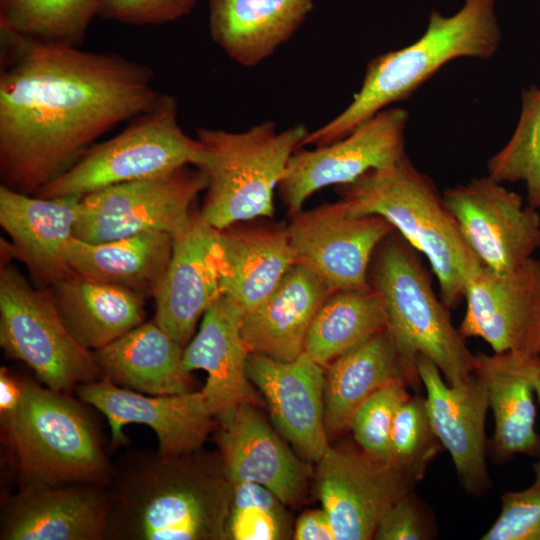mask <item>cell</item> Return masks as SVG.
<instances>
[{"mask_svg":"<svg viewBox=\"0 0 540 540\" xmlns=\"http://www.w3.org/2000/svg\"><path fill=\"white\" fill-rule=\"evenodd\" d=\"M0 32V177L13 191L35 195L162 95L139 62Z\"/></svg>","mask_w":540,"mask_h":540,"instance_id":"1","label":"cell"},{"mask_svg":"<svg viewBox=\"0 0 540 540\" xmlns=\"http://www.w3.org/2000/svg\"><path fill=\"white\" fill-rule=\"evenodd\" d=\"M134 450L113 465L103 540L226 539L232 497L221 456Z\"/></svg>","mask_w":540,"mask_h":540,"instance_id":"2","label":"cell"},{"mask_svg":"<svg viewBox=\"0 0 540 540\" xmlns=\"http://www.w3.org/2000/svg\"><path fill=\"white\" fill-rule=\"evenodd\" d=\"M500 40L494 0H466L450 17L433 10L425 33L402 49L373 58L351 103L331 121L308 132L300 148L344 138L379 111L408 99L447 62L460 57L490 58Z\"/></svg>","mask_w":540,"mask_h":540,"instance_id":"3","label":"cell"},{"mask_svg":"<svg viewBox=\"0 0 540 540\" xmlns=\"http://www.w3.org/2000/svg\"><path fill=\"white\" fill-rule=\"evenodd\" d=\"M340 200L355 216L379 215L430 263L440 298L455 308L464 298L468 273L480 263L433 181L405 154L393 164L371 169L338 186Z\"/></svg>","mask_w":540,"mask_h":540,"instance_id":"4","label":"cell"},{"mask_svg":"<svg viewBox=\"0 0 540 540\" xmlns=\"http://www.w3.org/2000/svg\"><path fill=\"white\" fill-rule=\"evenodd\" d=\"M394 232L376 249L369 269L371 288L383 302L388 329L414 382L421 381L416 357L429 358L451 386L474 374L475 354L456 329L449 308L438 298L419 255Z\"/></svg>","mask_w":540,"mask_h":540,"instance_id":"5","label":"cell"},{"mask_svg":"<svg viewBox=\"0 0 540 540\" xmlns=\"http://www.w3.org/2000/svg\"><path fill=\"white\" fill-rule=\"evenodd\" d=\"M308 129L296 124L279 131L266 121L242 132L199 128L192 166L207 180L201 217L223 230L274 215V191Z\"/></svg>","mask_w":540,"mask_h":540,"instance_id":"6","label":"cell"},{"mask_svg":"<svg viewBox=\"0 0 540 540\" xmlns=\"http://www.w3.org/2000/svg\"><path fill=\"white\" fill-rule=\"evenodd\" d=\"M0 419L21 484L109 485L113 465L103 451L98 428L70 393L24 379L19 404Z\"/></svg>","mask_w":540,"mask_h":540,"instance_id":"7","label":"cell"},{"mask_svg":"<svg viewBox=\"0 0 540 540\" xmlns=\"http://www.w3.org/2000/svg\"><path fill=\"white\" fill-rule=\"evenodd\" d=\"M0 346L54 391L101 379L93 351L71 335L51 289L31 286L11 261L0 268Z\"/></svg>","mask_w":540,"mask_h":540,"instance_id":"8","label":"cell"},{"mask_svg":"<svg viewBox=\"0 0 540 540\" xmlns=\"http://www.w3.org/2000/svg\"><path fill=\"white\" fill-rule=\"evenodd\" d=\"M197 147L178 121L176 99L167 94L132 119L113 138L92 145L66 172L35 195H85L112 185L160 175L191 165Z\"/></svg>","mask_w":540,"mask_h":540,"instance_id":"9","label":"cell"},{"mask_svg":"<svg viewBox=\"0 0 540 540\" xmlns=\"http://www.w3.org/2000/svg\"><path fill=\"white\" fill-rule=\"evenodd\" d=\"M207 180L189 165L112 185L81 197L74 237L100 243L148 231L172 237L189 225L192 205Z\"/></svg>","mask_w":540,"mask_h":540,"instance_id":"10","label":"cell"},{"mask_svg":"<svg viewBox=\"0 0 540 540\" xmlns=\"http://www.w3.org/2000/svg\"><path fill=\"white\" fill-rule=\"evenodd\" d=\"M286 225L295 263L313 271L330 293L371 290L369 269L382 241L395 231L379 215L355 216L343 202L290 216Z\"/></svg>","mask_w":540,"mask_h":540,"instance_id":"11","label":"cell"},{"mask_svg":"<svg viewBox=\"0 0 540 540\" xmlns=\"http://www.w3.org/2000/svg\"><path fill=\"white\" fill-rule=\"evenodd\" d=\"M408 111L385 108L359 124L344 138L315 149H297L290 157L278 189L290 216L303 209L316 191L346 185L405 155Z\"/></svg>","mask_w":540,"mask_h":540,"instance_id":"12","label":"cell"},{"mask_svg":"<svg viewBox=\"0 0 540 540\" xmlns=\"http://www.w3.org/2000/svg\"><path fill=\"white\" fill-rule=\"evenodd\" d=\"M443 198L465 242L486 267L511 271L540 249V214L489 176L447 188Z\"/></svg>","mask_w":540,"mask_h":540,"instance_id":"13","label":"cell"},{"mask_svg":"<svg viewBox=\"0 0 540 540\" xmlns=\"http://www.w3.org/2000/svg\"><path fill=\"white\" fill-rule=\"evenodd\" d=\"M463 337H479L494 352L540 355V260L499 272L481 262L466 276Z\"/></svg>","mask_w":540,"mask_h":540,"instance_id":"14","label":"cell"},{"mask_svg":"<svg viewBox=\"0 0 540 540\" xmlns=\"http://www.w3.org/2000/svg\"><path fill=\"white\" fill-rule=\"evenodd\" d=\"M316 480L336 540L373 539L385 511L415 484L392 462L330 446L317 461Z\"/></svg>","mask_w":540,"mask_h":540,"instance_id":"15","label":"cell"},{"mask_svg":"<svg viewBox=\"0 0 540 540\" xmlns=\"http://www.w3.org/2000/svg\"><path fill=\"white\" fill-rule=\"evenodd\" d=\"M74 391L81 402L105 415L114 446L128 442L124 426L143 424L157 435L161 454L189 453L201 448L218 424L201 390L152 396L99 379L80 384Z\"/></svg>","mask_w":540,"mask_h":540,"instance_id":"16","label":"cell"},{"mask_svg":"<svg viewBox=\"0 0 540 540\" xmlns=\"http://www.w3.org/2000/svg\"><path fill=\"white\" fill-rule=\"evenodd\" d=\"M223 270L219 230L193 212L188 227L173 237L170 262L153 297V320L182 347L221 296Z\"/></svg>","mask_w":540,"mask_h":540,"instance_id":"17","label":"cell"},{"mask_svg":"<svg viewBox=\"0 0 540 540\" xmlns=\"http://www.w3.org/2000/svg\"><path fill=\"white\" fill-rule=\"evenodd\" d=\"M109 485L25 483L2 505L1 540H103Z\"/></svg>","mask_w":540,"mask_h":540,"instance_id":"18","label":"cell"},{"mask_svg":"<svg viewBox=\"0 0 540 540\" xmlns=\"http://www.w3.org/2000/svg\"><path fill=\"white\" fill-rule=\"evenodd\" d=\"M82 195L40 197L0 186L1 262L20 261L40 288L73 275L65 248L74 236Z\"/></svg>","mask_w":540,"mask_h":540,"instance_id":"19","label":"cell"},{"mask_svg":"<svg viewBox=\"0 0 540 540\" xmlns=\"http://www.w3.org/2000/svg\"><path fill=\"white\" fill-rule=\"evenodd\" d=\"M247 375L265 397L278 430L305 459L317 463L329 447L325 368L305 352L287 362L250 353Z\"/></svg>","mask_w":540,"mask_h":540,"instance_id":"20","label":"cell"},{"mask_svg":"<svg viewBox=\"0 0 540 540\" xmlns=\"http://www.w3.org/2000/svg\"><path fill=\"white\" fill-rule=\"evenodd\" d=\"M419 378L426 390L432 428L451 455L463 488L481 495L489 484L485 460V418L489 409L484 382L475 374L460 386L444 381L427 357H416Z\"/></svg>","mask_w":540,"mask_h":540,"instance_id":"21","label":"cell"},{"mask_svg":"<svg viewBox=\"0 0 540 540\" xmlns=\"http://www.w3.org/2000/svg\"><path fill=\"white\" fill-rule=\"evenodd\" d=\"M219 425L216 442L231 484H260L285 505L301 498L309 468L272 430L252 402L241 404Z\"/></svg>","mask_w":540,"mask_h":540,"instance_id":"22","label":"cell"},{"mask_svg":"<svg viewBox=\"0 0 540 540\" xmlns=\"http://www.w3.org/2000/svg\"><path fill=\"white\" fill-rule=\"evenodd\" d=\"M241 317L237 308L221 295L205 312L197 334L183 351V366L188 373H207L201 391L218 424L241 404L252 402L247 375L250 352L241 336Z\"/></svg>","mask_w":540,"mask_h":540,"instance_id":"23","label":"cell"},{"mask_svg":"<svg viewBox=\"0 0 540 540\" xmlns=\"http://www.w3.org/2000/svg\"><path fill=\"white\" fill-rule=\"evenodd\" d=\"M330 294L313 271L295 263L271 294L241 317V336L248 351L278 361L296 359L304 352L312 321Z\"/></svg>","mask_w":540,"mask_h":540,"instance_id":"24","label":"cell"},{"mask_svg":"<svg viewBox=\"0 0 540 540\" xmlns=\"http://www.w3.org/2000/svg\"><path fill=\"white\" fill-rule=\"evenodd\" d=\"M474 374L484 382L493 412L492 445L496 456L537 454L540 436L534 428L533 395L540 375V355L477 352Z\"/></svg>","mask_w":540,"mask_h":540,"instance_id":"25","label":"cell"},{"mask_svg":"<svg viewBox=\"0 0 540 540\" xmlns=\"http://www.w3.org/2000/svg\"><path fill=\"white\" fill-rule=\"evenodd\" d=\"M394 383L418 387L387 328L334 359L325 367L324 422L328 437L349 429L358 407Z\"/></svg>","mask_w":540,"mask_h":540,"instance_id":"26","label":"cell"},{"mask_svg":"<svg viewBox=\"0 0 540 540\" xmlns=\"http://www.w3.org/2000/svg\"><path fill=\"white\" fill-rule=\"evenodd\" d=\"M183 351L154 320L93 351L101 379L152 396L191 392Z\"/></svg>","mask_w":540,"mask_h":540,"instance_id":"27","label":"cell"},{"mask_svg":"<svg viewBox=\"0 0 540 540\" xmlns=\"http://www.w3.org/2000/svg\"><path fill=\"white\" fill-rule=\"evenodd\" d=\"M313 8V0H209L214 42L235 62L252 67L287 42Z\"/></svg>","mask_w":540,"mask_h":540,"instance_id":"28","label":"cell"},{"mask_svg":"<svg viewBox=\"0 0 540 540\" xmlns=\"http://www.w3.org/2000/svg\"><path fill=\"white\" fill-rule=\"evenodd\" d=\"M224 270L221 295L243 316L264 301L295 264L286 225L219 230Z\"/></svg>","mask_w":540,"mask_h":540,"instance_id":"29","label":"cell"},{"mask_svg":"<svg viewBox=\"0 0 540 540\" xmlns=\"http://www.w3.org/2000/svg\"><path fill=\"white\" fill-rule=\"evenodd\" d=\"M173 249V237L148 231L100 243L71 237L65 258L71 271L83 278L154 297Z\"/></svg>","mask_w":540,"mask_h":540,"instance_id":"30","label":"cell"},{"mask_svg":"<svg viewBox=\"0 0 540 540\" xmlns=\"http://www.w3.org/2000/svg\"><path fill=\"white\" fill-rule=\"evenodd\" d=\"M71 335L96 351L144 322L146 297L73 274L50 287Z\"/></svg>","mask_w":540,"mask_h":540,"instance_id":"31","label":"cell"},{"mask_svg":"<svg viewBox=\"0 0 540 540\" xmlns=\"http://www.w3.org/2000/svg\"><path fill=\"white\" fill-rule=\"evenodd\" d=\"M385 328V308L375 290L333 292L312 321L304 352L325 368L334 359Z\"/></svg>","mask_w":540,"mask_h":540,"instance_id":"32","label":"cell"},{"mask_svg":"<svg viewBox=\"0 0 540 540\" xmlns=\"http://www.w3.org/2000/svg\"><path fill=\"white\" fill-rule=\"evenodd\" d=\"M101 0H0V26L38 42L79 47Z\"/></svg>","mask_w":540,"mask_h":540,"instance_id":"33","label":"cell"},{"mask_svg":"<svg viewBox=\"0 0 540 540\" xmlns=\"http://www.w3.org/2000/svg\"><path fill=\"white\" fill-rule=\"evenodd\" d=\"M488 176L499 183L523 182L526 203L540 210V88L521 94V112L508 142L487 161Z\"/></svg>","mask_w":540,"mask_h":540,"instance_id":"34","label":"cell"},{"mask_svg":"<svg viewBox=\"0 0 540 540\" xmlns=\"http://www.w3.org/2000/svg\"><path fill=\"white\" fill-rule=\"evenodd\" d=\"M226 539L279 540L290 527L285 504L268 488L253 482L232 483Z\"/></svg>","mask_w":540,"mask_h":540,"instance_id":"35","label":"cell"},{"mask_svg":"<svg viewBox=\"0 0 540 540\" xmlns=\"http://www.w3.org/2000/svg\"><path fill=\"white\" fill-rule=\"evenodd\" d=\"M441 446L430 422L426 400L410 397L400 406L393 421L390 435L392 462L415 483L423 479Z\"/></svg>","mask_w":540,"mask_h":540,"instance_id":"36","label":"cell"},{"mask_svg":"<svg viewBox=\"0 0 540 540\" xmlns=\"http://www.w3.org/2000/svg\"><path fill=\"white\" fill-rule=\"evenodd\" d=\"M406 387L394 383L382 388L363 402L351 419L349 428L357 444L379 460L392 462L391 429L398 409L410 398Z\"/></svg>","mask_w":540,"mask_h":540,"instance_id":"37","label":"cell"},{"mask_svg":"<svg viewBox=\"0 0 540 540\" xmlns=\"http://www.w3.org/2000/svg\"><path fill=\"white\" fill-rule=\"evenodd\" d=\"M481 540H540V486L504 494L501 512Z\"/></svg>","mask_w":540,"mask_h":540,"instance_id":"38","label":"cell"},{"mask_svg":"<svg viewBox=\"0 0 540 540\" xmlns=\"http://www.w3.org/2000/svg\"><path fill=\"white\" fill-rule=\"evenodd\" d=\"M197 0H101L98 16L129 25H158L174 21Z\"/></svg>","mask_w":540,"mask_h":540,"instance_id":"39","label":"cell"},{"mask_svg":"<svg viewBox=\"0 0 540 540\" xmlns=\"http://www.w3.org/2000/svg\"><path fill=\"white\" fill-rule=\"evenodd\" d=\"M421 513L410 492L391 505L380 518L373 539H427Z\"/></svg>","mask_w":540,"mask_h":540,"instance_id":"40","label":"cell"},{"mask_svg":"<svg viewBox=\"0 0 540 540\" xmlns=\"http://www.w3.org/2000/svg\"><path fill=\"white\" fill-rule=\"evenodd\" d=\"M293 536L296 540H336L330 518L323 508L303 513L295 524Z\"/></svg>","mask_w":540,"mask_h":540,"instance_id":"41","label":"cell"},{"mask_svg":"<svg viewBox=\"0 0 540 540\" xmlns=\"http://www.w3.org/2000/svg\"><path fill=\"white\" fill-rule=\"evenodd\" d=\"M24 389V379L14 376L6 367L0 369V414L12 411L19 404Z\"/></svg>","mask_w":540,"mask_h":540,"instance_id":"42","label":"cell"},{"mask_svg":"<svg viewBox=\"0 0 540 540\" xmlns=\"http://www.w3.org/2000/svg\"><path fill=\"white\" fill-rule=\"evenodd\" d=\"M535 392H536V394L538 396V399H539V402H540V375H539V378H538L537 383H536ZM534 470H535V481H534L533 484H535L537 486H540V460L534 466Z\"/></svg>","mask_w":540,"mask_h":540,"instance_id":"43","label":"cell"}]
</instances>
